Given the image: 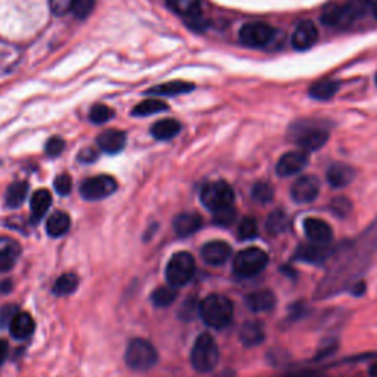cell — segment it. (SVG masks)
<instances>
[{
    "label": "cell",
    "instance_id": "1",
    "mask_svg": "<svg viewBox=\"0 0 377 377\" xmlns=\"http://www.w3.org/2000/svg\"><path fill=\"white\" fill-rule=\"evenodd\" d=\"M371 8V0H343L329 3L323 9L321 23L329 27H348L363 18Z\"/></svg>",
    "mask_w": 377,
    "mask_h": 377
},
{
    "label": "cell",
    "instance_id": "2",
    "mask_svg": "<svg viewBox=\"0 0 377 377\" xmlns=\"http://www.w3.org/2000/svg\"><path fill=\"white\" fill-rule=\"evenodd\" d=\"M197 311L209 327L223 329L233 319V302L224 295L213 293L202 299Z\"/></svg>",
    "mask_w": 377,
    "mask_h": 377
},
{
    "label": "cell",
    "instance_id": "3",
    "mask_svg": "<svg viewBox=\"0 0 377 377\" xmlns=\"http://www.w3.org/2000/svg\"><path fill=\"white\" fill-rule=\"evenodd\" d=\"M290 139L303 151H317L326 144L329 130L320 121H299L290 127Z\"/></svg>",
    "mask_w": 377,
    "mask_h": 377
},
{
    "label": "cell",
    "instance_id": "4",
    "mask_svg": "<svg viewBox=\"0 0 377 377\" xmlns=\"http://www.w3.org/2000/svg\"><path fill=\"white\" fill-rule=\"evenodd\" d=\"M219 360V349L215 339L209 333L199 334L193 343L191 363L199 373H209L215 369Z\"/></svg>",
    "mask_w": 377,
    "mask_h": 377
},
{
    "label": "cell",
    "instance_id": "5",
    "mask_svg": "<svg viewBox=\"0 0 377 377\" xmlns=\"http://www.w3.org/2000/svg\"><path fill=\"white\" fill-rule=\"evenodd\" d=\"M158 361L155 347L144 339H133L125 349V363L134 371H148Z\"/></svg>",
    "mask_w": 377,
    "mask_h": 377
},
{
    "label": "cell",
    "instance_id": "6",
    "mask_svg": "<svg viewBox=\"0 0 377 377\" xmlns=\"http://www.w3.org/2000/svg\"><path fill=\"white\" fill-rule=\"evenodd\" d=\"M268 264V255L259 248H246L235 257L233 270L239 277H254Z\"/></svg>",
    "mask_w": 377,
    "mask_h": 377
},
{
    "label": "cell",
    "instance_id": "7",
    "mask_svg": "<svg viewBox=\"0 0 377 377\" xmlns=\"http://www.w3.org/2000/svg\"><path fill=\"white\" fill-rule=\"evenodd\" d=\"M195 259L188 252H177L169 261L165 268V276L169 285L173 288H182L192 280L195 274Z\"/></svg>",
    "mask_w": 377,
    "mask_h": 377
},
{
    "label": "cell",
    "instance_id": "8",
    "mask_svg": "<svg viewBox=\"0 0 377 377\" xmlns=\"http://www.w3.org/2000/svg\"><path fill=\"white\" fill-rule=\"evenodd\" d=\"M201 201L214 214L224 208L233 206L235 192L232 186L226 182H213L204 186L201 192Z\"/></svg>",
    "mask_w": 377,
    "mask_h": 377
},
{
    "label": "cell",
    "instance_id": "9",
    "mask_svg": "<svg viewBox=\"0 0 377 377\" xmlns=\"http://www.w3.org/2000/svg\"><path fill=\"white\" fill-rule=\"evenodd\" d=\"M276 37V30L267 23H248L239 31L240 43L248 47H266Z\"/></svg>",
    "mask_w": 377,
    "mask_h": 377
},
{
    "label": "cell",
    "instance_id": "10",
    "mask_svg": "<svg viewBox=\"0 0 377 377\" xmlns=\"http://www.w3.org/2000/svg\"><path fill=\"white\" fill-rule=\"evenodd\" d=\"M117 180L111 175H96L81 184L80 193L86 201H100L117 191Z\"/></svg>",
    "mask_w": 377,
    "mask_h": 377
},
{
    "label": "cell",
    "instance_id": "11",
    "mask_svg": "<svg viewBox=\"0 0 377 377\" xmlns=\"http://www.w3.org/2000/svg\"><path fill=\"white\" fill-rule=\"evenodd\" d=\"M320 193V180L314 175H302L293 183L290 188V195L293 201L298 204H310L316 201Z\"/></svg>",
    "mask_w": 377,
    "mask_h": 377
},
{
    "label": "cell",
    "instance_id": "12",
    "mask_svg": "<svg viewBox=\"0 0 377 377\" xmlns=\"http://www.w3.org/2000/svg\"><path fill=\"white\" fill-rule=\"evenodd\" d=\"M303 230L311 244L317 245H330L333 240L332 227L320 218H307L303 222Z\"/></svg>",
    "mask_w": 377,
    "mask_h": 377
},
{
    "label": "cell",
    "instance_id": "13",
    "mask_svg": "<svg viewBox=\"0 0 377 377\" xmlns=\"http://www.w3.org/2000/svg\"><path fill=\"white\" fill-rule=\"evenodd\" d=\"M308 164V155L305 152H288L281 156L276 165V173L280 177H289L298 174Z\"/></svg>",
    "mask_w": 377,
    "mask_h": 377
},
{
    "label": "cell",
    "instance_id": "14",
    "mask_svg": "<svg viewBox=\"0 0 377 377\" xmlns=\"http://www.w3.org/2000/svg\"><path fill=\"white\" fill-rule=\"evenodd\" d=\"M232 255V248H230L223 240H213L208 242L201 249V257L209 266H222Z\"/></svg>",
    "mask_w": 377,
    "mask_h": 377
},
{
    "label": "cell",
    "instance_id": "15",
    "mask_svg": "<svg viewBox=\"0 0 377 377\" xmlns=\"http://www.w3.org/2000/svg\"><path fill=\"white\" fill-rule=\"evenodd\" d=\"M319 39L317 27L314 25L311 21H302L298 27L293 31L292 36V46L297 50H307L312 45H316Z\"/></svg>",
    "mask_w": 377,
    "mask_h": 377
},
{
    "label": "cell",
    "instance_id": "16",
    "mask_svg": "<svg viewBox=\"0 0 377 377\" xmlns=\"http://www.w3.org/2000/svg\"><path fill=\"white\" fill-rule=\"evenodd\" d=\"M52 205V195L49 191L40 188L37 191L30 202V222L31 224H39L41 219L47 214L49 208Z\"/></svg>",
    "mask_w": 377,
    "mask_h": 377
},
{
    "label": "cell",
    "instance_id": "17",
    "mask_svg": "<svg viewBox=\"0 0 377 377\" xmlns=\"http://www.w3.org/2000/svg\"><path fill=\"white\" fill-rule=\"evenodd\" d=\"M21 246L12 237H0V273L9 271L17 263Z\"/></svg>",
    "mask_w": 377,
    "mask_h": 377
},
{
    "label": "cell",
    "instance_id": "18",
    "mask_svg": "<svg viewBox=\"0 0 377 377\" xmlns=\"http://www.w3.org/2000/svg\"><path fill=\"white\" fill-rule=\"evenodd\" d=\"M36 330V321L28 312H18L9 324V332L18 341L28 339Z\"/></svg>",
    "mask_w": 377,
    "mask_h": 377
},
{
    "label": "cell",
    "instance_id": "19",
    "mask_svg": "<svg viewBox=\"0 0 377 377\" xmlns=\"http://www.w3.org/2000/svg\"><path fill=\"white\" fill-rule=\"evenodd\" d=\"M125 142H127V136H125L124 131L121 130H107L102 134H99L98 138V146L109 155H115L124 149Z\"/></svg>",
    "mask_w": 377,
    "mask_h": 377
},
{
    "label": "cell",
    "instance_id": "20",
    "mask_svg": "<svg viewBox=\"0 0 377 377\" xmlns=\"http://www.w3.org/2000/svg\"><path fill=\"white\" fill-rule=\"evenodd\" d=\"M246 305L252 312H268L276 307V297L268 289L252 292L246 297Z\"/></svg>",
    "mask_w": 377,
    "mask_h": 377
},
{
    "label": "cell",
    "instance_id": "21",
    "mask_svg": "<svg viewBox=\"0 0 377 377\" xmlns=\"http://www.w3.org/2000/svg\"><path fill=\"white\" fill-rule=\"evenodd\" d=\"M332 255V249L329 245H317V244H308V245H302L297 250L295 258L307 261V263L312 264H321Z\"/></svg>",
    "mask_w": 377,
    "mask_h": 377
},
{
    "label": "cell",
    "instance_id": "22",
    "mask_svg": "<svg viewBox=\"0 0 377 377\" xmlns=\"http://www.w3.org/2000/svg\"><path fill=\"white\" fill-rule=\"evenodd\" d=\"M174 232L180 237H187L196 233L202 227V217L196 213H183L174 219Z\"/></svg>",
    "mask_w": 377,
    "mask_h": 377
},
{
    "label": "cell",
    "instance_id": "23",
    "mask_svg": "<svg viewBox=\"0 0 377 377\" xmlns=\"http://www.w3.org/2000/svg\"><path fill=\"white\" fill-rule=\"evenodd\" d=\"M354 177H355V171L352 166L343 162L333 164L327 170V182L332 187H336V188H342L351 184Z\"/></svg>",
    "mask_w": 377,
    "mask_h": 377
},
{
    "label": "cell",
    "instance_id": "24",
    "mask_svg": "<svg viewBox=\"0 0 377 377\" xmlns=\"http://www.w3.org/2000/svg\"><path fill=\"white\" fill-rule=\"evenodd\" d=\"M239 338L245 347H257V345H259L266 338L263 324H261L259 321L245 323L239 332Z\"/></svg>",
    "mask_w": 377,
    "mask_h": 377
},
{
    "label": "cell",
    "instance_id": "25",
    "mask_svg": "<svg viewBox=\"0 0 377 377\" xmlns=\"http://www.w3.org/2000/svg\"><path fill=\"white\" fill-rule=\"evenodd\" d=\"M180 131H182V124L173 118H166V120L155 122L151 129V133L156 140H170L175 138Z\"/></svg>",
    "mask_w": 377,
    "mask_h": 377
},
{
    "label": "cell",
    "instance_id": "26",
    "mask_svg": "<svg viewBox=\"0 0 377 377\" xmlns=\"http://www.w3.org/2000/svg\"><path fill=\"white\" fill-rule=\"evenodd\" d=\"M71 227V218L64 211H56L47 218L46 232L50 237L64 236Z\"/></svg>",
    "mask_w": 377,
    "mask_h": 377
},
{
    "label": "cell",
    "instance_id": "27",
    "mask_svg": "<svg viewBox=\"0 0 377 377\" xmlns=\"http://www.w3.org/2000/svg\"><path fill=\"white\" fill-rule=\"evenodd\" d=\"M193 89H195V86L191 85V83L170 81V83H164V85H160V86H155L146 93L155 94V96H179V94L188 93Z\"/></svg>",
    "mask_w": 377,
    "mask_h": 377
},
{
    "label": "cell",
    "instance_id": "28",
    "mask_svg": "<svg viewBox=\"0 0 377 377\" xmlns=\"http://www.w3.org/2000/svg\"><path fill=\"white\" fill-rule=\"evenodd\" d=\"M165 3L173 12L186 19L201 15V0H165Z\"/></svg>",
    "mask_w": 377,
    "mask_h": 377
},
{
    "label": "cell",
    "instance_id": "29",
    "mask_svg": "<svg viewBox=\"0 0 377 377\" xmlns=\"http://www.w3.org/2000/svg\"><path fill=\"white\" fill-rule=\"evenodd\" d=\"M339 87H341L339 81L323 80V81L316 83V85L310 89V96L317 99V100H327V99H332L334 94H336Z\"/></svg>",
    "mask_w": 377,
    "mask_h": 377
},
{
    "label": "cell",
    "instance_id": "30",
    "mask_svg": "<svg viewBox=\"0 0 377 377\" xmlns=\"http://www.w3.org/2000/svg\"><path fill=\"white\" fill-rule=\"evenodd\" d=\"M28 193V184L25 182H17L8 187L6 192V206L8 208H19L24 204Z\"/></svg>",
    "mask_w": 377,
    "mask_h": 377
},
{
    "label": "cell",
    "instance_id": "31",
    "mask_svg": "<svg viewBox=\"0 0 377 377\" xmlns=\"http://www.w3.org/2000/svg\"><path fill=\"white\" fill-rule=\"evenodd\" d=\"M166 109H169V107H166L165 102L160 99H146L140 102L139 105H136L131 114L134 115V117H148V115L164 112Z\"/></svg>",
    "mask_w": 377,
    "mask_h": 377
},
{
    "label": "cell",
    "instance_id": "32",
    "mask_svg": "<svg viewBox=\"0 0 377 377\" xmlns=\"http://www.w3.org/2000/svg\"><path fill=\"white\" fill-rule=\"evenodd\" d=\"M78 288V277L74 273L62 274L54 285V293L58 297H68Z\"/></svg>",
    "mask_w": 377,
    "mask_h": 377
},
{
    "label": "cell",
    "instance_id": "33",
    "mask_svg": "<svg viewBox=\"0 0 377 377\" xmlns=\"http://www.w3.org/2000/svg\"><path fill=\"white\" fill-rule=\"evenodd\" d=\"M177 295H179L177 288L162 286V288H158L152 293V302H153L155 307L165 308V307L171 305V303L177 299Z\"/></svg>",
    "mask_w": 377,
    "mask_h": 377
},
{
    "label": "cell",
    "instance_id": "34",
    "mask_svg": "<svg viewBox=\"0 0 377 377\" xmlns=\"http://www.w3.org/2000/svg\"><path fill=\"white\" fill-rule=\"evenodd\" d=\"M288 228V215L283 211L271 213L267 219V230L271 235H280Z\"/></svg>",
    "mask_w": 377,
    "mask_h": 377
},
{
    "label": "cell",
    "instance_id": "35",
    "mask_svg": "<svg viewBox=\"0 0 377 377\" xmlns=\"http://www.w3.org/2000/svg\"><path fill=\"white\" fill-rule=\"evenodd\" d=\"M114 114H115L114 109L107 107V105L98 103V105H94V107L90 109L89 118L94 124H105L114 117Z\"/></svg>",
    "mask_w": 377,
    "mask_h": 377
},
{
    "label": "cell",
    "instance_id": "36",
    "mask_svg": "<svg viewBox=\"0 0 377 377\" xmlns=\"http://www.w3.org/2000/svg\"><path fill=\"white\" fill-rule=\"evenodd\" d=\"M274 196V188L270 183L259 182L252 187V197L259 204H268Z\"/></svg>",
    "mask_w": 377,
    "mask_h": 377
},
{
    "label": "cell",
    "instance_id": "37",
    "mask_svg": "<svg viewBox=\"0 0 377 377\" xmlns=\"http://www.w3.org/2000/svg\"><path fill=\"white\" fill-rule=\"evenodd\" d=\"M258 235V224L252 217H246L239 224L237 228V236L242 240H249L254 239Z\"/></svg>",
    "mask_w": 377,
    "mask_h": 377
},
{
    "label": "cell",
    "instance_id": "38",
    "mask_svg": "<svg viewBox=\"0 0 377 377\" xmlns=\"http://www.w3.org/2000/svg\"><path fill=\"white\" fill-rule=\"evenodd\" d=\"M94 8V0H74L72 3V12L80 19L87 18Z\"/></svg>",
    "mask_w": 377,
    "mask_h": 377
},
{
    "label": "cell",
    "instance_id": "39",
    "mask_svg": "<svg viewBox=\"0 0 377 377\" xmlns=\"http://www.w3.org/2000/svg\"><path fill=\"white\" fill-rule=\"evenodd\" d=\"M236 219V209L228 206L222 209V211L214 213V223L219 226H230Z\"/></svg>",
    "mask_w": 377,
    "mask_h": 377
},
{
    "label": "cell",
    "instance_id": "40",
    "mask_svg": "<svg viewBox=\"0 0 377 377\" xmlns=\"http://www.w3.org/2000/svg\"><path fill=\"white\" fill-rule=\"evenodd\" d=\"M330 209H332V213L336 214L338 217H345V215H348L351 211V202L347 197H336L332 201Z\"/></svg>",
    "mask_w": 377,
    "mask_h": 377
},
{
    "label": "cell",
    "instance_id": "41",
    "mask_svg": "<svg viewBox=\"0 0 377 377\" xmlns=\"http://www.w3.org/2000/svg\"><path fill=\"white\" fill-rule=\"evenodd\" d=\"M65 149V142L61 138H50L46 143V153L50 156V158H55V156H59Z\"/></svg>",
    "mask_w": 377,
    "mask_h": 377
},
{
    "label": "cell",
    "instance_id": "42",
    "mask_svg": "<svg viewBox=\"0 0 377 377\" xmlns=\"http://www.w3.org/2000/svg\"><path fill=\"white\" fill-rule=\"evenodd\" d=\"M54 184H55V191L61 196H67L71 192V188H72V180H71V177L68 174L58 175Z\"/></svg>",
    "mask_w": 377,
    "mask_h": 377
},
{
    "label": "cell",
    "instance_id": "43",
    "mask_svg": "<svg viewBox=\"0 0 377 377\" xmlns=\"http://www.w3.org/2000/svg\"><path fill=\"white\" fill-rule=\"evenodd\" d=\"M74 0H50L52 10L55 15H65L72 9Z\"/></svg>",
    "mask_w": 377,
    "mask_h": 377
},
{
    "label": "cell",
    "instance_id": "44",
    "mask_svg": "<svg viewBox=\"0 0 377 377\" xmlns=\"http://www.w3.org/2000/svg\"><path fill=\"white\" fill-rule=\"evenodd\" d=\"M19 311L17 305H5L2 310H0V326H9L10 321L17 316Z\"/></svg>",
    "mask_w": 377,
    "mask_h": 377
},
{
    "label": "cell",
    "instance_id": "45",
    "mask_svg": "<svg viewBox=\"0 0 377 377\" xmlns=\"http://www.w3.org/2000/svg\"><path fill=\"white\" fill-rule=\"evenodd\" d=\"M98 152L94 151L93 148H86V149H83L78 156H77V160L83 164H91L98 160Z\"/></svg>",
    "mask_w": 377,
    "mask_h": 377
},
{
    "label": "cell",
    "instance_id": "46",
    "mask_svg": "<svg viewBox=\"0 0 377 377\" xmlns=\"http://www.w3.org/2000/svg\"><path fill=\"white\" fill-rule=\"evenodd\" d=\"M195 316V302L192 299H187L184 305L180 308V317L184 320L192 319Z\"/></svg>",
    "mask_w": 377,
    "mask_h": 377
},
{
    "label": "cell",
    "instance_id": "47",
    "mask_svg": "<svg viewBox=\"0 0 377 377\" xmlns=\"http://www.w3.org/2000/svg\"><path fill=\"white\" fill-rule=\"evenodd\" d=\"M8 352H9V345L6 341L0 339V365H2L8 357Z\"/></svg>",
    "mask_w": 377,
    "mask_h": 377
},
{
    "label": "cell",
    "instance_id": "48",
    "mask_svg": "<svg viewBox=\"0 0 377 377\" xmlns=\"http://www.w3.org/2000/svg\"><path fill=\"white\" fill-rule=\"evenodd\" d=\"M288 377H324L323 374L317 373V371H310V370H305V371H298V373H292L289 374Z\"/></svg>",
    "mask_w": 377,
    "mask_h": 377
},
{
    "label": "cell",
    "instance_id": "49",
    "mask_svg": "<svg viewBox=\"0 0 377 377\" xmlns=\"http://www.w3.org/2000/svg\"><path fill=\"white\" fill-rule=\"evenodd\" d=\"M370 373H371V376H374V377H377V363L373 365V367L370 369Z\"/></svg>",
    "mask_w": 377,
    "mask_h": 377
},
{
    "label": "cell",
    "instance_id": "50",
    "mask_svg": "<svg viewBox=\"0 0 377 377\" xmlns=\"http://www.w3.org/2000/svg\"><path fill=\"white\" fill-rule=\"evenodd\" d=\"M373 14H374V17H376V19H377V0L373 3Z\"/></svg>",
    "mask_w": 377,
    "mask_h": 377
},
{
    "label": "cell",
    "instance_id": "51",
    "mask_svg": "<svg viewBox=\"0 0 377 377\" xmlns=\"http://www.w3.org/2000/svg\"><path fill=\"white\" fill-rule=\"evenodd\" d=\"M376 83H377V74H376Z\"/></svg>",
    "mask_w": 377,
    "mask_h": 377
}]
</instances>
